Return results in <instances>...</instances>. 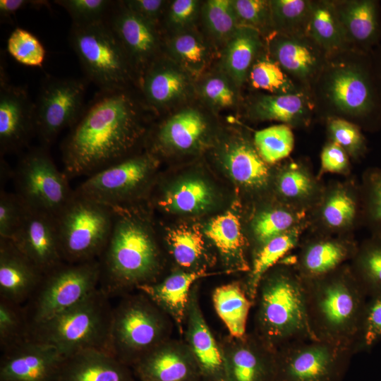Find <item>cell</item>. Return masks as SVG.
I'll list each match as a JSON object with an SVG mask.
<instances>
[{
	"label": "cell",
	"mask_w": 381,
	"mask_h": 381,
	"mask_svg": "<svg viewBox=\"0 0 381 381\" xmlns=\"http://www.w3.org/2000/svg\"><path fill=\"white\" fill-rule=\"evenodd\" d=\"M138 103L127 89L100 90L62 144L68 178L90 176L126 157L144 133Z\"/></svg>",
	"instance_id": "cell-1"
},
{
	"label": "cell",
	"mask_w": 381,
	"mask_h": 381,
	"mask_svg": "<svg viewBox=\"0 0 381 381\" xmlns=\"http://www.w3.org/2000/svg\"><path fill=\"white\" fill-rule=\"evenodd\" d=\"M370 53L351 48L327 55L310 92L315 116L325 121L343 119L368 132L381 128V103Z\"/></svg>",
	"instance_id": "cell-2"
},
{
	"label": "cell",
	"mask_w": 381,
	"mask_h": 381,
	"mask_svg": "<svg viewBox=\"0 0 381 381\" xmlns=\"http://www.w3.org/2000/svg\"><path fill=\"white\" fill-rule=\"evenodd\" d=\"M113 224L98 258L99 287L111 298L158 281L161 254L146 223L124 206L111 207Z\"/></svg>",
	"instance_id": "cell-3"
},
{
	"label": "cell",
	"mask_w": 381,
	"mask_h": 381,
	"mask_svg": "<svg viewBox=\"0 0 381 381\" xmlns=\"http://www.w3.org/2000/svg\"><path fill=\"white\" fill-rule=\"evenodd\" d=\"M303 280L307 318L314 339L358 351L368 296L349 265Z\"/></svg>",
	"instance_id": "cell-4"
},
{
	"label": "cell",
	"mask_w": 381,
	"mask_h": 381,
	"mask_svg": "<svg viewBox=\"0 0 381 381\" xmlns=\"http://www.w3.org/2000/svg\"><path fill=\"white\" fill-rule=\"evenodd\" d=\"M254 304L253 332L271 349L315 339L307 318L303 280L293 264L279 262L262 277Z\"/></svg>",
	"instance_id": "cell-5"
},
{
	"label": "cell",
	"mask_w": 381,
	"mask_h": 381,
	"mask_svg": "<svg viewBox=\"0 0 381 381\" xmlns=\"http://www.w3.org/2000/svg\"><path fill=\"white\" fill-rule=\"evenodd\" d=\"M112 310L110 297L99 287L74 306L30 326L28 339L54 347L65 358L89 349L109 352Z\"/></svg>",
	"instance_id": "cell-6"
},
{
	"label": "cell",
	"mask_w": 381,
	"mask_h": 381,
	"mask_svg": "<svg viewBox=\"0 0 381 381\" xmlns=\"http://www.w3.org/2000/svg\"><path fill=\"white\" fill-rule=\"evenodd\" d=\"M172 320L146 295L122 296L113 307L109 352L131 368L153 348L171 338Z\"/></svg>",
	"instance_id": "cell-7"
},
{
	"label": "cell",
	"mask_w": 381,
	"mask_h": 381,
	"mask_svg": "<svg viewBox=\"0 0 381 381\" xmlns=\"http://www.w3.org/2000/svg\"><path fill=\"white\" fill-rule=\"evenodd\" d=\"M69 42L87 77L100 90L126 89L134 70L106 19L90 24H72Z\"/></svg>",
	"instance_id": "cell-8"
},
{
	"label": "cell",
	"mask_w": 381,
	"mask_h": 381,
	"mask_svg": "<svg viewBox=\"0 0 381 381\" xmlns=\"http://www.w3.org/2000/svg\"><path fill=\"white\" fill-rule=\"evenodd\" d=\"M56 221L64 261H89L98 259L107 243L113 224V210L74 191Z\"/></svg>",
	"instance_id": "cell-9"
},
{
	"label": "cell",
	"mask_w": 381,
	"mask_h": 381,
	"mask_svg": "<svg viewBox=\"0 0 381 381\" xmlns=\"http://www.w3.org/2000/svg\"><path fill=\"white\" fill-rule=\"evenodd\" d=\"M100 276L98 259L64 262L44 274L37 289L23 306L29 327L43 322L84 300L99 287Z\"/></svg>",
	"instance_id": "cell-10"
},
{
	"label": "cell",
	"mask_w": 381,
	"mask_h": 381,
	"mask_svg": "<svg viewBox=\"0 0 381 381\" xmlns=\"http://www.w3.org/2000/svg\"><path fill=\"white\" fill-rule=\"evenodd\" d=\"M68 176L60 171L44 147L20 160L15 174L16 193L26 207L56 218L74 195Z\"/></svg>",
	"instance_id": "cell-11"
},
{
	"label": "cell",
	"mask_w": 381,
	"mask_h": 381,
	"mask_svg": "<svg viewBox=\"0 0 381 381\" xmlns=\"http://www.w3.org/2000/svg\"><path fill=\"white\" fill-rule=\"evenodd\" d=\"M354 353L317 339L286 344L275 351L273 381H340Z\"/></svg>",
	"instance_id": "cell-12"
},
{
	"label": "cell",
	"mask_w": 381,
	"mask_h": 381,
	"mask_svg": "<svg viewBox=\"0 0 381 381\" xmlns=\"http://www.w3.org/2000/svg\"><path fill=\"white\" fill-rule=\"evenodd\" d=\"M85 84L75 78H47L42 84L35 104V133L44 147L83 114Z\"/></svg>",
	"instance_id": "cell-13"
},
{
	"label": "cell",
	"mask_w": 381,
	"mask_h": 381,
	"mask_svg": "<svg viewBox=\"0 0 381 381\" xmlns=\"http://www.w3.org/2000/svg\"><path fill=\"white\" fill-rule=\"evenodd\" d=\"M155 166L149 154L128 157L88 176L74 191L109 207L123 206L147 183Z\"/></svg>",
	"instance_id": "cell-14"
},
{
	"label": "cell",
	"mask_w": 381,
	"mask_h": 381,
	"mask_svg": "<svg viewBox=\"0 0 381 381\" xmlns=\"http://www.w3.org/2000/svg\"><path fill=\"white\" fill-rule=\"evenodd\" d=\"M267 54L302 91L310 94L325 64L327 53L306 35L272 31L264 37Z\"/></svg>",
	"instance_id": "cell-15"
},
{
	"label": "cell",
	"mask_w": 381,
	"mask_h": 381,
	"mask_svg": "<svg viewBox=\"0 0 381 381\" xmlns=\"http://www.w3.org/2000/svg\"><path fill=\"white\" fill-rule=\"evenodd\" d=\"M363 223L360 186L353 181H336L325 186L322 193L308 212V225L326 235H349Z\"/></svg>",
	"instance_id": "cell-16"
},
{
	"label": "cell",
	"mask_w": 381,
	"mask_h": 381,
	"mask_svg": "<svg viewBox=\"0 0 381 381\" xmlns=\"http://www.w3.org/2000/svg\"><path fill=\"white\" fill-rule=\"evenodd\" d=\"M65 358L54 347L27 339L1 351L0 381H58Z\"/></svg>",
	"instance_id": "cell-17"
},
{
	"label": "cell",
	"mask_w": 381,
	"mask_h": 381,
	"mask_svg": "<svg viewBox=\"0 0 381 381\" xmlns=\"http://www.w3.org/2000/svg\"><path fill=\"white\" fill-rule=\"evenodd\" d=\"M106 20L120 41L134 71L141 76L155 61L159 46L156 23L114 2Z\"/></svg>",
	"instance_id": "cell-18"
},
{
	"label": "cell",
	"mask_w": 381,
	"mask_h": 381,
	"mask_svg": "<svg viewBox=\"0 0 381 381\" xmlns=\"http://www.w3.org/2000/svg\"><path fill=\"white\" fill-rule=\"evenodd\" d=\"M11 241L43 274L64 262L56 218L46 213L26 207L22 222Z\"/></svg>",
	"instance_id": "cell-19"
},
{
	"label": "cell",
	"mask_w": 381,
	"mask_h": 381,
	"mask_svg": "<svg viewBox=\"0 0 381 381\" xmlns=\"http://www.w3.org/2000/svg\"><path fill=\"white\" fill-rule=\"evenodd\" d=\"M219 344L228 381H273L276 351L254 332L240 338L229 334Z\"/></svg>",
	"instance_id": "cell-20"
},
{
	"label": "cell",
	"mask_w": 381,
	"mask_h": 381,
	"mask_svg": "<svg viewBox=\"0 0 381 381\" xmlns=\"http://www.w3.org/2000/svg\"><path fill=\"white\" fill-rule=\"evenodd\" d=\"M4 70L0 77V150L13 152L35 133V104L25 87L10 84Z\"/></svg>",
	"instance_id": "cell-21"
},
{
	"label": "cell",
	"mask_w": 381,
	"mask_h": 381,
	"mask_svg": "<svg viewBox=\"0 0 381 381\" xmlns=\"http://www.w3.org/2000/svg\"><path fill=\"white\" fill-rule=\"evenodd\" d=\"M131 369L140 381H202L184 340L168 339L141 357Z\"/></svg>",
	"instance_id": "cell-22"
},
{
	"label": "cell",
	"mask_w": 381,
	"mask_h": 381,
	"mask_svg": "<svg viewBox=\"0 0 381 381\" xmlns=\"http://www.w3.org/2000/svg\"><path fill=\"white\" fill-rule=\"evenodd\" d=\"M185 339L198 365L202 381H228L219 341L214 337L202 313L196 284L188 303Z\"/></svg>",
	"instance_id": "cell-23"
},
{
	"label": "cell",
	"mask_w": 381,
	"mask_h": 381,
	"mask_svg": "<svg viewBox=\"0 0 381 381\" xmlns=\"http://www.w3.org/2000/svg\"><path fill=\"white\" fill-rule=\"evenodd\" d=\"M358 246L349 235L316 234L301 244L293 265L303 279L319 277L351 260Z\"/></svg>",
	"instance_id": "cell-24"
},
{
	"label": "cell",
	"mask_w": 381,
	"mask_h": 381,
	"mask_svg": "<svg viewBox=\"0 0 381 381\" xmlns=\"http://www.w3.org/2000/svg\"><path fill=\"white\" fill-rule=\"evenodd\" d=\"M351 48L371 52L381 44V3L377 0H333Z\"/></svg>",
	"instance_id": "cell-25"
},
{
	"label": "cell",
	"mask_w": 381,
	"mask_h": 381,
	"mask_svg": "<svg viewBox=\"0 0 381 381\" xmlns=\"http://www.w3.org/2000/svg\"><path fill=\"white\" fill-rule=\"evenodd\" d=\"M43 276L12 241L0 239V298L24 306Z\"/></svg>",
	"instance_id": "cell-26"
},
{
	"label": "cell",
	"mask_w": 381,
	"mask_h": 381,
	"mask_svg": "<svg viewBox=\"0 0 381 381\" xmlns=\"http://www.w3.org/2000/svg\"><path fill=\"white\" fill-rule=\"evenodd\" d=\"M206 270L179 271L162 280L141 286L137 290L146 295L166 313L183 334L186 315L192 288L199 279L211 275Z\"/></svg>",
	"instance_id": "cell-27"
},
{
	"label": "cell",
	"mask_w": 381,
	"mask_h": 381,
	"mask_svg": "<svg viewBox=\"0 0 381 381\" xmlns=\"http://www.w3.org/2000/svg\"><path fill=\"white\" fill-rule=\"evenodd\" d=\"M133 375L131 368L109 352L89 349L64 359L58 381H134Z\"/></svg>",
	"instance_id": "cell-28"
},
{
	"label": "cell",
	"mask_w": 381,
	"mask_h": 381,
	"mask_svg": "<svg viewBox=\"0 0 381 381\" xmlns=\"http://www.w3.org/2000/svg\"><path fill=\"white\" fill-rule=\"evenodd\" d=\"M248 111L253 119L279 121L291 128L308 127L315 116L310 95L303 91L286 95H260L250 102Z\"/></svg>",
	"instance_id": "cell-29"
},
{
	"label": "cell",
	"mask_w": 381,
	"mask_h": 381,
	"mask_svg": "<svg viewBox=\"0 0 381 381\" xmlns=\"http://www.w3.org/2000/svg\"><path fill=\"white\" fill-rule=\"evenodd\" d=\"M275 184L283 203L306 212L317 204L325 187L306 164L294 160L284 165Z\"/></svg>",
	"instance_id": "cell-30"
},
{
	"label": "cell",
	"mask_w": 381,
	"mask_h": 381,
	"mask_svg": "<svg viewBox=\"0 0 381 381\" xmlns=\"http://www.w3.org/2000/svg\"><path fill=\"white\" fill-rule=\"evenodd\" d=\"M223 160L231 176L242 186L259 190L270 180V169L259 155L255 145L237 140L226 145Z\"/></svg>",
	"instance_id": "cell-31"
},
{
	"label": "cell",
	"mask_w": 381,
	"mask_h": 381,
	"mask_svg": "<svg viewBox=\"0 0 381 381\" xmlns=\"http://www.w3.org/2000/svg\"><path fill=\"white\" fill-rule=\"evenodd\" d=\"M231 271H249L246 239L238 216L231 211L211 219L205 231Z\"/></svg>",
	"instance_id": "cell-32"
},
{
	"label": "cell",
	"mask_w": 381,
	"mask_h": 381,
	"mask_svg": "<svg viewBox=\"0 0 381 381\" xmlns=\"http://www.w3.org/2000/svg\"><path fill=\"white\" fill-rule=\"evenodd\" d=\"M262 38L255 29L240 25L226 42L222 66L236 87L244 83L252 64L265 47Z\"/></svg>",
	"instance_id": "cell-33"
},
{
	"label": "cell",
	"mask_w": 381,
	"mask_h": 381,
	"mask_svg": "<svg viewBox=\"0 0 381 381\" xmlns=\"http://www.w3.org/2000/svg\"><path fill=\"white\" fill-rule=\"evenodd\" d=\"M140 86L147 104L162 109L185 95L188 81L183 72L155 60L142 75Z\"/></svg>",
	"instance_id": "cell-34"
},
{
	"label": "cell",
	"mask_w": 381,
	"mask_h": 381,
	"mask_svg": "<svg viewBox=\"0 0 381 381\" xmlns=\"http://www.w3.org/2000/svg\"><path fill=\"white\" fill-rule=\"evenodd\" d=\"M306 35L327 54L351 49L333 0H311Z\"/></svg>",
	"instance_id": "cell-35"
},
{
	"label": "cell",
	"mask_w": 381,
	"mask_h": 381,
	"mask_svg": "<svg viewBox=\"0 0 381 381\" xmlns=\"http://www.w3.org/2000/svg\"><path fill=\"white\" fill-rule=\"evenodd\" d=\"M215 311L233 337H244L248 318L254 305L241 282H233L217 286L212 293Z\"/></svg>",
	"instance_id": "cell-36"
},
{
	"label": "cell",
	"mask_w": 381,
	"mask_h": 381,
	"mask_svg": "<svg viewBox=\"0 0 381 381\" xmlns=\"http://www.w3.org/2000/svg\"><path fill=\"white\" fill-rule=\"evenodd\" d=\"M307 226H299L273 238L254 254L248 277L243 283L253 303L262 277L298 245L303 231Z\"/></svg>",
	"instance_id": "cell-37"
},
{
	"label": "cell",
	"mask_w": 381,
	"mask_h": 381,
	"mask_svg": "<svg viewBox=\"0 0 381 381\" xmlns=\"http://www.w3.org/2000/svg\"><path fill=\"white\" fill-rule=\"evenodd\" d=\"M206 128L205 120L198 111L183 109L159 127L155 143L160 147L190 150L198 145Z\"/></svg>",
	"instance_id": "cell-38"
},
{
	"label": "cell",
	"mask_w": 381,
	"mask_h": 381,
	"mask_svg": "<svg viewBox=\"0 0 381 381\" xmlns=\"http://www.w3.org/2000/svg\"><path fill=\"white\" fill-rule=\"evenodd\" d=\"M302 226H308V212L284 203L260 212L251 224L254 239L258 245L255 253L273 238Z\"/></svg>",
	"instance_id": "cell-39"
},
{
	"label": "cell",
	"mask_w": 381,
	"mask_h": 381,
	"mask_svg": "<svg viewBox=\"0 0 381 381\" xmlns=\"http://www.w3.org/2000/svg\"><path fill=\"white\" fill-rule=\"evenodd\" d=\"M165 241L171 257L184 271H207L205 243L199 231L179 226L167 231Z\"/></svg>",
	"instance_id": "cell-40"
},
{
	"label": "cell",
	"mask_w": 381,
	"mask_h": 381,
	"mask_svg": "<svg viewBox=\"0 0 381 381\" xmlns=\"http://www.w3.org/2000/svg\"><path fill=\"white\" fill-rule=\"evenodd\" d=\"M349 266L368 298L381 295V236L372 234L358 245Z\"/></svg>",
	"instance_id": "cell-41"
},
{
	"label": "cell",
	"mask_w": 381,
	"mask_h": 381,
	"mask_svg": "<svg viewBox=\"0 0 381 381\" xmlns=\"http://www.w3.org/2000/svg\"><path fill=\"white\" fill-rule=\"evenodd\" d=\"M211 202L208 186L202 180L193 179L183 181L165 192L157 205L168 212L191 213L205 209Z\"/></svg>",
	"instance_id": "cell-42"
},
{
	"label": "cell",
	"mask_w": 381,
	"mask_h": 381,
	"mask_svg": "<svg viewBox=\"0 0 381 381\" xmlns=\"http://www.w3.org/2000/svg\"><path fill=\"white\" fill-rule=\"evenodd\" d=\"M248 78L253 88L262 90L272 95L292 94L302 91L267 54L265 49L254 61Z\"/></svg>",
	"instance_id": "cell-43"
},
{
	"label": "cell",
	"mask_w": 381,
	"mask_h": 381,
	"mask_svg": "<svg viewBox=\"0 0 381 381\" xmlns=\"http://www.w3.org/2000/svg\"><path fill=\"white\" fill-rule=\"evenodd\" d=\"M273 31L306 35L311 0H271Z\"/></svg>",
	"instance_id": "cell-44"
},
{
	"label": "cell",
	"mask_w": 381,
	"mask_h": 381,
	"mask_svg": "<svg viewBox=\"0 0 381 381\" xmlns=\"http://www.w3.org/2000/svg\"><path fill=\"white\" fill-rule=\"evenodd\" d=\"M254 145L262 159L273 164L290 155L294 147V135L286 124L274 125L257 131Z\"/></svg>",
	"instance_id": "cell-45"
},
{
	"label": "cell",
	"mask_w": 381,
	"mask_h": 381,
	"mask_svg": "<svg viewBox=\"0 0 381 381\" xmlns=\"http://www.w3.org/2000/svg\"><path fill=\"white\" fill-rule=\"evenodd\" d=\"M170 54L188 73L196 76L207 65L208 52L201 38L193 32H180L168 43Z\"/></svg>",
	"instance_id": "cell-46"
},
{
	"label": "cell",
	"mask_w": 381,
	"mask_h": 381,
	"mask_svg": "<svg viewBox=\"0 0 381 381\" xmlns=\"http://www.w3.org/2000/svg\"><path fill=\"white\" fill-rule=\"evenodd\" d=\"M363 224L372 234L381 236V167L368 169L360 186Z\"/></svg>",
	"instance_id": "cell-47"
},
{
	"label": "cell",
	"mask_w": 381,
	"mask_h": 381,
	"mask_svg": "<svg viewBox=\"0 0 381 381\" xmlns=\"http://www.w3.org/2000/svg\"><path fill=\"white\" fill-rule=\"evenodd\" d=\"M28 328L23 306L0 298L1 351L27 339Z\"/></svg>",
	"instance_id": "cell-48"
},
{
	"label": "cell",
	"mask_w": 381,
	"mask_h": 381,
	"mask_svg": "<svg viewBox=\"0 0 381 381\" xmlns=\"http://www.w3.org/2000/svg\"><path fill=\"white\" fill-rule=\"evenodd\" d=\"M329 141L342 147L350 158L359 160L368 151L367 140L357 124L340 118L325 120Z\"/></svg>",
	"instance_id": "cell-49"
},
{
	"label": "cell",
	"mask_w": 381,
	"mask_h": 381,
	"mask_svg": "<svg viewBox=\"0 0 381 381\" xmlns=\"http://www.w3.org/2000/svg\"><path fill=\"white\" fill-rule=\"evenodd\" d=\"M205 26L216 39L226 42L240 26L229 0H209L202 7Z\"/></svg>",
	"instance_id": "cell-50"
},
{
	"label": "cell",
	"mask_w": 381,
	"mask_h": 381,
	"mask_svg": "<svg viewBox=\"0 0 381 381\" xmlns=\"http://www.w3.org/2000/svg\"><path fill=\"white\" fill-rule=\"evenodd\" d=\"M8 54L18 63L28 66H42L45 49L40 41L30 32L16 28L7 41Z\"/></svg>",
	"instance_id": "cell-51"
},
{
	"label": "cell",
	"mask_w": 381,
	"mask_h": 381,
	"mask_svg": "<svg viewBox=\"0 0 381 381\" xmlns=\"http://www.w3.org/2000/svg\"><path fill=\"white\" fill-rule=\"evenodd\" d=\"M239 25L258 30L262 37L273 31L270 2L267 0H233Z\"/></svg>",
	"instance_id": "cell-52"
},
{
	"label": "cell",
	"mask_w": 381,
	"mask_h": 381,
	"mask_svg": "<svg viewBox=\"0 0 381 381\" xmlns=\"http://www.w3.org/2000/svg\"><path fill=\"white\" fill-rule=\"evenodd\" d=\"M55 4L63 7L75 25L90 24L104 20L114 4L109 0H58Z\"/></svg>",
	"instance_id": "cell-53"
},
{
	"label": "cell",
	"mask_w": 381,
	"mask_h": 381,
	"mask_svg": "<svg viewBox=\"0 0 381 381\" xmlns=\"http://www.w3.org/2000/svg\"><path fill=\"white\" fill-rule=\"evenodd\" d=\"M26 207L16 193H0V239L11 240L23 219Z\"/></svg>",
	"instance_id": "cell-54"
},
{
	"label": "cell",
	"mask_w": 381,
	"mask_h": 381,
	"mask_svg": "<svg viewBox=\"0 0 381 381\" xmlns=\"http://www.w3.org/2000/svg\"><path fill=\"white\" fill-rule=\"evenodd\" d=\"M381 339V295L368 299L358 342V351L368 349Z\"/></svg>",
	"instance_id": "cell-55"
},
{
	"label": "cell",
	"mask_w": 381,
	"mask_h": 381,
	"mask_svg": "<svg viewBox=\"0 0 381 381\" xmlns=\"http://www.w3.org/2000/svg\"><path fill=\"white\" fill-rule=\"evenodd\" d=\"M234 84L223 75H213L203 82L202 94L208 103L217 109H224L233 106L236 101Z\"/></svg>",
	"instance_id": "cell-56"
},
{
	"label": "cell",
	"mask_w": 381,
	"mask_h": 381,
	"mask_svg": "<svg viewBox=\"0 0 381 381\" xmlns=\"http://www.w3.org/2000/svg\"><path fill=\"white\" fill-rule=\"evenodd\" d=\"M349 156L337 143L328 140L320 154V168L317 176L319 179L327 173L347 175L351 170Z\"/></svg>",
	"instance_id": "cell-57"
},
{
	"label": "cell",
	"mask_w": 381,
	"mask_h": 381,
	"mask_svg": "<svg viewBox=\"0 0 381 381\" xmlns=\"http://www.w3.org/2000/svg\"><path fill=\"white\" fill-rule=\"evenodd\" d=\"M198 9V1L195 0H176L169 7V23L177 28L188 24L195 18Z\"/></svg>",
	"instance_id": "cell-58"
},
{
	"label": "cell",
	"mask_w": 381,
	"mask_h": 381,
	"mask_svg": "<svg viewBox=\"0 0 381 381\" xmlns=\"http://www.w3.org/2000/svg\"><path fill=\"white\" fill-rule=\"evenodd\" d=\"M122 2L131 11L157 24L166 1L162 0H130L122 1Z\"/></svg>",
	"instance_id": "cell-59"
},
{
	"label": "cell",
	"mask_w": 381,
	"mask_h": 381,
	"mask_svg": "<svg viewBox=\"0 0 381 381\" xmlns=\"http://www.w3.org/2000/svg\"><path fill=\"white\" fill-rule=\"evenodd\" d=\"M47 3L45 1L1 0L0 16L1 19H8L20 9L30 6L40 8Z\"/></svg>",
	"instance_id": "cell-60"
},
{
	"label": "cell",
	"mask_w": 381,
	"mask_h": 381,
	"mask_svg": "<svg viewBox=\"0 0 381 381\" xmlns=\"http://www.w3.org/2000/svg\"><path fill=\"white\" fill-rule=\"evenodd\" d=\"M373 71L381 103V44L371 52Z\"/></svg>",
	"instance_id": "cell-61"
}]
</instances>
